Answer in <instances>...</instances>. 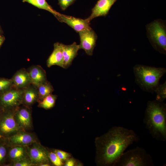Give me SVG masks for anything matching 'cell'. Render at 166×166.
I'll return each mask as SVG.
<instances>
[{"instance_id": "6da1fadb", "label": "cell", "mask_w": 166, "mask_h": 166, "mask_svg": "<svg viewBox=\"0 0 166 166\" xmlns=\"http://www.w3.org/2000/svg\"><path fill=\"white\" fill-rule=\"evenodd\" d=\"M138 136L133 130L115 126L96 138V160L102 166H114L127 148L139 141Z\"/></svg>"}, {"instance_id": "7a4b0ae2", "label": "cell", "mask_w": 166, "mask_h": 166, "mask_svg": "<svg viewBox=\"0 0 166 166\" xmlns=\"http://www.w3.org/2000/svg\"><path fill=\"white\" fill-rule=\"evenodd\" d=\"M144 122L154 138L161 141L166 140V109L163 102L156 100L148 102Z\"/></svg>"}, {"instance_id": "3957f363", "label": "cell", "mask_w": 166, "mask_h": 166, "mask_svg": "<svg viewBox=\"0 0 166 166\" xmlns=\"http://www.w3.org/2000/svg\"><path fill=\"white\" fill-rule=\"evenodd\" d=\"M152 159L146 150L137 147L124 152L114 166H153Z\"/></svg>"}, {"instance_id": "277c9868", "label": "cell", "mask_w": 166, "mask_h": 166, "mask_svg": "<svg viewBox=\"0 0 166 166\" xmlns=\"http://www.w3.org/2000/svg\"><path fill=\"white\" fill-rule=\"evenodd\" d=\"M134 71L141 84L145 88L150 89L157 86L160 78L165 70L163 68L137 65L134 67Z\"/></svg>"}, {"instance_id": "5b68a950", "label": "cell", "mask_w": 166, "mask_h": 166, "mask_svg": "<svg viewBox=\"0 0 166 166\" xmlns=\"http://www.w3.org/2000/svg\"><path fill=\"white\" fill-rule=\"evenodd\" d=\"M23 89L13 86L0 93V107L4 111L14 110L22 103Z\"/></svg>"}, {"instance_id": "8992f818", "label": "cell", "mask_w": 166, "mask_h": 166, "mask_svg": "<svg viewBox=\"0 0 166 166\" xmlns=\"http://www.w3.org/2000/svg\"><path fill=\"white\" fill-rule=\"evenodd\" d=\"M14 111H3L0 118V138H8L22 130L16 121Z\"/></svg>"}, {"instance_id": "52a82bcc", "label": "cell", "mask_w": 166, "mask_h": 166, "mask_svg": "<svg viewBox=\"0 0 166 166\" xmlns=\"http://www.w3.org/2000/svg\"><path fill=\"white\" fill-rule=\"evenodd\" d=\"M147 29L150 39L156 45L166 51V31L164 24L157 20L149 24Z\"/></svg>"}, {"instance_id": "ba28073f", "label": "cell", "mask_w": 166, "mask_h": 166, "mask_svg": "<svg viewBox=\"0 0 166 166\" xmlns=\"http://www.w3.org/2000/svg\"><path fill=\"white\" fill-rule=\"evenodd\" d=\"M28 157L34 166H39L50 161L48 152L40 143L36 141L27 146Z\"/></svg>"}, {"instance_id": "9c48e42d", "label": "cell", "mask_w": 166, "mask_h": 166, "mask_svg": "<svg viewBox=\"0 0 166 166\" xmlns=\"http://www.w3.org/2000/svg\"><path fill=\"white\" fill-rule=\"evenodd\" d=\"M4 139L9 147L27 146L37 141V138L33 134L23 130H20L12 136Z\"/></svg>"}, {"instance_id": "30bf717a", "label": "cell", "mask_w": 166, "mask_h": 166, "mask_svg": "<svg viewBox=\"0 0 166 166\" xmlns=\"http://www.w3.org/2000/svg\"><path fill=\"white\" fill-rule=\"evenodd\" d=\"M78 33L80 40L79 49H83L88 55L92 56L97 38L96 34L91 28Z\"/></svg>"}, {"instance_id": "8fae6325", "label": "cell", "mask_w": 166, "mask_h": 166, "mask_svg": "<svg viewBox=\"0 0 166 166\" xmlns=\"http://www.w3.org/2000/svg\"><path fill=\"white\" fill-rule=\"evenodd\" d=\"M14 115L18 124L22 129L26 131L32 128L31 115L28 107L19 106L15 110Z\"/></svg>"}, {"instance_id": "7c38bea8", "label": "cell", "mask_w": 166, "mask_h": 166, "mask_svg": "<svg viewBox=\"0 0 166 166\" xmlns=\"http://www.w3.org/2000/svg\"><path fill=\"white\" fill-rule=\"evenodd\" d=\"M60 21L64 22L79 32L91 27L90 22L87 18L82 19L60 14L57 18Z\"/></svg>"}, {"instance_id": "4fadbf2b", "label": "cell", "mask_w": 166, "mask_h": 166, "mask_svg": "<svg viewBox=\"0 0 166 166\" xmlns=\"http://www.w3.org/2000/svg\"><path fill=\"white\" fill-rule=\"evenodd\" d=\"M117 0H98L92 9L90 15L87 18L90 22L93 19L106 16L112 6Z\"/></svg>"}, {"instance_id": "5bb4252c", "label": "cell", "mask_w": 166, "mask_h": 166, "mask_svg": "<svg viewBox=\"0 0 166 166\" xmlns=\"http://www.w3.org/2000/svg\"><path fill=\"white\" fill-rule=\"evenodd\" d=\"M31 84L37 87L47 81L46 72L39 65L31 66L28 71Z\"/></svg>"}, {"instance_id": "9a60e30c", "label": "cell", "mask_w": 166, "mask_h": 166, "mask_svg": "<svg viewBox=\"0 0 166 166\" xmlns=\"http://www.w3.org/2000/svg\"><path fill=\"white\" fill-rule=\"evenodd\" d=\"M62 49L64 58L63 68L67 69L77 55L79 46L75 42L69 45L62 44Z\"/></svg>"}, {"instance_id": "2e32d148", "label": "cell", "mask_w": 166, "mask_h": 166, "mask_svg": "<svg viewBox=\"0 0 166 166\" xmlns=\"http://www.w3.org/2000/svg\"><path fill=\"white\" fill-rule=\"evenodd\" d=\"M62 45V44L58 42L54 44L53 50L47 60L48 67L57 65L63 68L64 58Z\"/></svg>"}, {"instance_id": "e0dca14e", "label": "cell", "mask_w": 166, "mask_h": 166, "mask_svg": "<svg viewBox=\"0 0 166 166\" xmlns=\"http://www.w3.org/2000/svg\"><path fill=\"white\" fill-rule=\"evenodd\" d=\"M11 79L13 86L18 89H24L31 84L28 71L24 69L18 71Z\"/></svg>"}, {"instance_id": "ac0fdd59", "label": "cell", "mask_w": 166, "mask_h": 166, "mask_svg": "<svg viewBox=\"0 0 166 166\" xmlns=\"http://www.w3.org/2000/svg\"><path fill=\"white\" fill-rule=\"evenodd\" d=\"M7 158L13 163L29 158L27 146L9 147Z\"/></svg>"}, {"instance_id": "d6986e66", "label": "cell", "mask_w": 166, "mask_h": 166, "mask_svg": "<svg viewBox=\"0 0 166 166\" xmlns=\"http://www.w3.org/2000/svg\"><path fill=\"white\" fill-rule=\"evenodd\" d=\"M30 85L24 88L23 97L22 103L27 107L33 104L38 101V96L36 87Z\"/></svg>"}, {"instance_id": "ffe728a7", "label": "cell", "mask_w": 166, "mask_h": 166, "mask_svg": "<svg viewBox=\"0 0 166 166\" xmlns=\"http://www.w3.org/2000/svg\"><path fill=\"white\" fill-rule=\"evenodd\" d=\"M22 2L29 3L39 9L47 10L52 13L56 18L60 14L54 10L45 0H23Z\"/></svg>"}, {"instance_id": "44dd1931", "label": "cell", "mask_w": 166, "mask_h": 166, "mask_svg": "<svg viewBox=\"0 0 166 166\" xmlns=\"http://www.w3.org/2000/svg\"><path fill=\"white\" fill-rule=\"evenodd\" d=\"M36 87L37 89L39 101L42 100L48 95L51 94L54 90L52 85L47 81Z\"/></svg>"}, {"instance_id": "7402d4cb", "label": "cell", "mask_w": 166, "mask_h": 166, "mask_svg": "<svg viewBox=\"0 0 166 166\" xmlns=\"http://www.w3.org/2000/svg\"><path fill=\"white\" fill-rule=\"evenodd\" d=\"M56 98V95L50 94L39 101L38 106L45 109H50L54 105Z\"/></svg>"}, {"instance_id": "603a6c76", "label": "cell", "mask_w": 166, "mask_h": 166, "mask_svg": "<svg viewBox=\"0 0 166 166\" xmlns=\"http://www.w3.org/2000/svg\"><path fill=\"white\" fill-rule=\"evenodd\" d=\"M9 147L6 144L4 139H0V165H4L7 158Z\"/></svg>"}, {"instance_id": "cb8c5ba5", "label": "cell", "mask_w": 166, "mask_h": 166, "mask_svg": "<svg viewBox=\"0 0 166 166\" xmlns=\"http://www.w3.org/2000/svg\"><path fill=\"white\" fill-rule=\"evenodd\" d=\"M156 90L157 94L156 100L163 102L166 97L165 83L157 88Z\"/></svg>"}, {"instance_id": "d4e9b609", "label": "cell", "mask_w": 166, "mask_h": 166, "mask_svg": "<svg viewBox=\"0 0 166 166\" xmlns=\"http://www.w3.org/2000/svg\"><path fill=\"white\" fill-rule=\"evenodd\" d=\"M13 86L11 79L0 78V93L8 89Z\"/></svg>"}, {"instance_id": "484cf974", "label": "cell", "mask_w": 166, "mask_h": 166, "mask_svg": "<svg viewBox=\"0 0 166 166\" xmlns=\"http://www.w3.org/2000/svg\"><path fill=\"white\" fill-rule=\"evenodd\" d=\"M48 156L50 161L53 165L56 166H61L63 164L62 160L54 152H49Z\"/></svg>"}, {"instance_id": "4316f807", "label": "cell", "mask_w": 166, "mask_h": 166, "mask_svg": "<svg viewBox=\"0 0 166 166\" xmlns=\"http://www.w3.org/2000/svg\"><path fill=\"white\" fill-rule=\"evenodd\" d=\"M14 166H34L29 158L24 159L13 163Z\"/></svg>"}, {"instance_id": "83f0119b", "label": "cell", "mask_w": 166, "mask_h": 166, "mask_svg": "<svg viewBox=\"0 0 166 166\" xmlns=\"http://www.w3.org/2000/svg\"><path fill=\"white\" fill-rule=\"evenodd\" d=\"M75 0H58V4L63 10H65L71 5Z\"/></svg>"}, {"instance_id": "f1b7e54d", "label": "cell", "mask_w": 166, "mask_h": 166, "mask_svg": "<svg viewBox=\"0 0 166 166\" xmlns=\"http://www.w3.org/2000/svg\"><path fill=\"white\" fill-rule=\"evenodd\" d=\"M54 152L62 160H67L69 156L68 153L62 150L55 149L54 151Z\"/></svg>"}, {"instance_id": "f546056e", "label": "cell", "mask_w": 166, "mask_h": 166, "mask_svg": "<svg viewBox=\"0 0 166 166\" xmlns=\"http://www.w3.org/2000/svg\"><path fill=\"white\" fill-rule=\"evenodd\" d=\"M75 161L73 158L69 159L67 160L65 164V166H73L75 164Z\"/></svg>"}, {"instance_id": "4dcf8cb0", "label": "cell", "mask_w": 166, "mask_h": 166, "mask_svg": "<svg viewBox=\"0 0 166 166\" xmlns=\"http://www.w3.org/2000/svg\"><path fill=\"white\" fill-rule=\"evenodd\" d=\"M5 39V37L3 35H0V48Z\"/></svg>"}, {"instance_id": "1f68e13d", "label": "cell", "mask_w": 166, "mask_h": 166, "mask_svg": "<svg viewBox=\"0 0 166 166\" xmlns=\"http://www.w3.org/2000/svg\"><path fill=\"white\" fill-rule=\"evenodd\" d=\"M50 164L48 163H44L40 164L39 166H49Z\"/></svg>"}, {"instance_id": "d6a6232c", "label": "cell", "mask_w": 166, "mask_h": 166, "mask_svg": "<svg viewBox=\"0 0 166 166\" xmlns=\"http://www.w3.org/2000/svg\"><path fill=\"white\" fill-rule=\"evenodd\" d=\"M4 111L3 110V109L1 108L0 107V118L1 117Z\"/></svg>"}, {"instance_id": "836d02e7", "label": "cell", "mask_w": 166, "mask_h": 166, "mask_svg": "<svg viewBox=\"0 0 166 166\" xmlns=\"http://www.w3.org/2000/svg\"><path fill=\"white\" fill-rule=\"evenodd\" d=\"M3 33V31L0 25V35H2Z\"/></svg>"}, {"instance_id": "e575fe53", "label": "cell", "mask_w": 166, "mask_h": 166, "mask_svg": "<svg viewBox=\"0 0 166 166\" xmlns=\"http://www.w3.org/2000/svg\"><path fill=\"white\" fill-rule=\"evenodd\" d=\"M1 138H0V139Z\"/></svg>"}]
</instances>
